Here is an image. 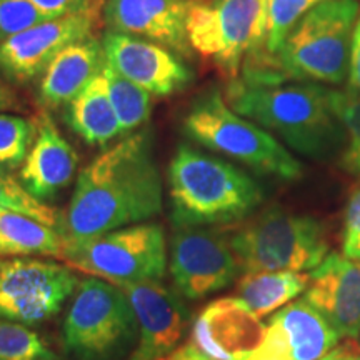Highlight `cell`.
<instances>
[{
	"label": "cell",
	"mask_w": 360,
	"mask_h": 360,
	"mask_svg": "<svg viewBox=\"0 0 360 360\" xmlns=\"http://www.w3.org/2000/svg\"><path fill=\"white\" fill-rule=\"evenodd\" d=\"M188 45L231 82L249 58L265 51L267 0H192Z\"/></svg>",
	"instance_id": "7"
},
{
	"label": "cell",
	"mask_w": 360,
	"mask_h": 360,
	"mask_svg": "<svg viewBox=\"0 0 360 360\" xmlns=\"http://www.w3.org/2000/svg\"><path fill=\"white\" fill-rule=\"evenodd\" d=\"M345 257L360 260V187L350 197L344 222V245Z\"/></svg>",
	"instance_id": "32"
},
{
	"label": "cell",
	"mask_w": 360,
	"mask_h": 360,
	"mask_svg": "<svg viewBox=\"0 0 360 360\" xmlns=\"http://www.w3.org/2000/svg\"><path fill=\"white\" fill-rule=\"evenodd\" d=\"M340 340L339 332L302 297L269 319L262 342L249 360H322Z\"/></svg>",
	"instance_id": "16"
},
{
	"label": "cell",
	"mask_w": 360,
	"mask_h": 360,
	"mask_svg": "<svg viewBox=\"0 0 360 360\" xmlns=\"http://www.w3.org/2000/svg\"><path fill=\"white\" fill-rule=\"evenodd\" d=\"M192 0H105L103 25L110 32L155 42L180 57H191L187 15Z\"/></svg>",
	"instance_id": "17"
},
{
	"label": "cell",
	"mask_w": 360,
	"mask_h": 360,
	"mask_svg": "<svg viewBox=\"0 0 360 360\" xmlns=\"http://www.w3.org/2000/svg\"><path fill=\"white\" fill-rule=\"evenodd\" d=\"M27 2L37 7L49 19H60V17L80 15V13L102 15L105 0H27Z\"/></svg>",
	"instance_id": "31"
},
{
	"label": "cell",
	"mask_w": 360,
	"mask_h": 360,
	"mask_svg": "<svg viewBox=\"0 0 360 360\" xmlns=\"http://www.w3.org/2000/svg\"><path fill=\"white\" fill-rule=\"evenodd\" d=\"M0 360H60L32 327L0 319Z\"/></svg>",
	"instance_id": "26"
},
{
	"label": "cell",
	"mask_w": 360,
	"mask_h": 360,
	"mask_svg": "<svg viewBox=\"0 0 360 360\" xmlns=\"http://www.w3.org/2000/svg\"><path fill=\"white\" fill-rule=\"evenodd\" d=\"M139 323V342L127 360H164L191 330V314L179 292L160 281L119 283Z\"/></svg>",
	"instance_id": "14"
},
{
	"label": "cell",
	"mask_w": 360,
	"mask_h": 360,
	"mask_svg": "<svg viewBox=\"0 0 360 360\" xmlns=\"http://www.w3.org/2000/svg\"><path fill=\"white\" fill-rule=\"evenodd\" d=\"M326 0H267V42L265 53L272 56L305 13Z\"/></svg>",
	"instance_id": "29"
},
{
	"label": "cell",
	"mask_w": 360,
	"mask_h": 360,
	"mask_svg": "<svg viewBox=\"0 0 360 360\" xmlns=\"http://www.w3.org/2000/svg\"><path fill=\"white\" fill-rule=\"evenodd\" d=\"M64 259V240L53 227L0 207V257Z\"/></svg>",
	"instance_id": "23"
},
{
	"label": "cell",
	"mask_w": 360,
	"mask_h": 360,
	"mask_svg": "<svg viewBox=\"0 0 360 360\" xmlns=\"http://www.w3.org/2000/svg\"><path fill=\"white\" fill-rule=\"evenodd\" d=\"M355 350H359V349L355 347L354 340H347V342H345V344L337 345V347L332 350L330 354L326 355V357H323L322 360H344L349 354L355 352Z\"/></svg>",
	"instance_id": "35"
},
{
	"label": "cell",
	"mask_w": 360,
	"mask_h": 360,
	"mask_svg": "<svg viewBox=\"0 0 360 360\" xmlns=\"http://www.w3.org/2000/svg\"><path fill=\"white\" fill-rule=\"evenodd\" d=\"M229 242L244 274L307 272L328 254L327 229L321 220L277 205L237 227Z\"/></svg>",
	"instance_id": "6"
},
{
	"label": "cell",
	"mask_w": 360,
	"mask_h": 360,
	"mask_svg": "<svg viewBox=\"0 0 360 360\" xmlns=\"http://www.w3.org/2000/svg\"><path fill=\"white\" fill-rule=\"evenodd\" d=\"M167 179L175 227L242 222L264 202L249 174L187 143L175 150Z\"/></svg>",
	"instance_id": "4"
},
{
	"label": "cell",
	"mask_w": 360,
	"mask_h": 360,
	"mask_svg": "<svg viewBox=\"0 0 360 360\" xmlns=\"http://www.w3.org/2000/svg\"><path fill=\"white\" fill-rule=\"evenodd\" d=\"M37 137V122L0 112V167H22Z\"/></svg>",
	"instance_id": "25"
},
{
	"label": "cell",
	"mask_w": 360,
	"mask_h": 360,
	"mask_svg": "<svg viewBox=\"0 0 360 360\" xmlns=\"http://www.w3.org/2000/svg\"><path fill=\"white\" fill-rule=\"evenodd\" d=\"M184 134L260 175L281 180L302 177V164L281 142L229 105L219 87H209L184 117Z\"/></svg>",
	"instance_id": "5"
},
{
	"label": "cell",
	"mask_w": 360,
	"mask_h": 360,
	"mask_svg": "<svg viewBox=\"0 0 360 360\" xmlns=\"http://www.w3.org/2000/svg\"><path fill=\"white\" fill-rule=\"evenodd\" d=\"M19 109V98H17L11 84L0 74V112L4 110H15Z\"/></svg>",
	"instance_id": "34"
},
{
	"label": "cell",
	"mask_w": 360,
	"mask_h": 360,
	"mask_svg": "<svg viewBox=\"0 0 360 360\" xmlns=\"http://www.w3.org/2000/svg\"><path fill=\"white\" fill-rule=\"evenodd\" d=\"M0 207L29 215L49 227L57 229L58 214L56 210L30 195L20 184V180L13 177L11 170L4 167H0Z\"/></svg>",
	"instance_id": "28"
},
{
	"label": "cell",
	"mask_w": 360,
	"mask_h": 360,
	"mask_svg": "<svg viewBox=\"0 0 360 360\" xmlns=\"http://www.w3.org/2000/svg\"><path fill=\"white\" fill-rule=\"evenodd\" d=\"M105 65V51L96 35L74 42L51 62L40 77L39 101L45 109L69 105Z\"/></svg>",
	"instance_id": "20"
},
{
	"label": "cell",
	"mask_w": 360,
	"mask_h": 360,
	"mask_svg": "<svg viewBox=\"0 0 360 360\" xmlns=\"http://www.w3.org/2000/svg\"><path fill=\"white\" fill-rule=\"evenodd\" d=\"M137 335V317L120 287L97 277L79 283L62 327L64 349L72 359L119 360Z\"/></svg>",
	"instance_id": "8"
},
{
	"label": "cell",
	"mask_w": 360,
	"mask_h": 360,
	"mask_svg": "<svg viewBox=\"0 0 360 360\" xmlns=\"http://www.w3.org/2000/svg\"><path fill=\"white\" fill-rule=\"evenodd\" d=\"M169 257L175 290L188 300L225 289L240 272L229 236L219 229L175 227Z\"/></svg>",
	"instance_id": "12"
},
{
	"label": "cell",
	"mask_w": 360,
	"mask_h": 360,
	"mask_svg": "<svg viewBox=\"0 0 360 360\" xmlns=\"http://www.w3.org/2000/svg\"><path fill=\"white\" fill-rule=\"evenodd\" d=\"M102 15L80 13L40 22L0 44V74L11 85L39 80L67 45L96 35Z\"/></svg>",
	"instance_id": "13"
},
{
	"label": "cell",
	"mask_w": 360,
	"mask_h": 360,
	"mask_svg": "<svg viewBox=\"0 0 360 360\" xmlns=\"http://www.w3.org/2000/svg\"><path fill=\"white\" fill-rule=\"evenodd\" d=\"M265 323L238 297H222L200 310L182 344L164 360H249Z\"/></svg>",
	"instance_id": "11"
},
{
	"label": "cell",
	"mask_w": 360,
	"mask_h": 360,
	"mask_svg": "<svg viewBox=\"0 0 360 360\" xmlns=\"http://www.w3.org/2000/svg\"><path fill=\"white\" fill-rule=\"evenodd\" d=\"M102 44L107 64L150 96H174L187 89L195 77L182 57L150 40L107 30Z\"/></svg>",
	"instance_id": "15"
},
{
	"label": "cell",
	"mask_w": 360,
	"mask_h": 360,
	"mask_svg": "<svg viewBox=\"0 0 360 360\" xmlns=\"http://www.w3.org/2000/svg\"><path fill=\"white\" fill-rule=\"evenodd\" d=\"M344 360H360V352H359V350H355V352L349 354L347 357H345Z\"/></svg>",
	"instance_id": "36"
},
{
	"label": "cell",
	"mask_w": 360,
	"mask_h": 360,
	"mask_svg": "<svg viewBox=\"0 0 360 360\" xmlns=\"http://www.w3.org/2000/svg\"><path fill=\"white\" fill-rule=\"evenodd\" d=\"M330 102L344 127L347 142L340 157V165L347 174L360 177V97L330 89Z\"/></svg>",
	"instance_id": "27"
},
{
	"label": "cell",
	"mask_w": 360,
	"mask_h": 360,
	"mask_svg": "<svg viewBox=\"0 0 360 360\" xmlns=\"http://www.w3.org/2000/svg\"><path fill=\"white\" fill-rule=\"evenodd\" d=\"M62 260L77 272L115 285L160 281L167 270V240L162 225L142 222L64 245Z\"/></svg>",
	"instance_id": "9"
},
{
	"label": "cell",
	"mask_w": 360,
	"mask_h": 360,
	"mask_svg": "<svg viewBox=\"0 0 360 360\" xmlns=\"http://www.w3.org/2000/svg\"><path fill=\"white\" fill-rule=\"evenodd\" d=\"M305 299L345 340L360 334V260L339 252L327 254L314 270Z\"/></svg>",
	"instance_id": "18"
},
{
	"label": "cell",
	"mask_w": 360,
	"mask_h": 360,
	"mask_svg": "<svg viewBox=\"0 0 360 360\" xmlns=\"http://www.w3.org/2000/svg\"><path fill=\"white\" fill-rule=\"evenodd\" d=\"M107 82L112 107H114L117 119H119L120 132L129 135L137 130L148 120L152 112L150 94L146 89L139 87L132 80L125 79L114 67L105 62L102 69Z\"/></svg>",
	"instance_id": "24"
},
{
	"label": "cell",
	"mask_w": 360,
	"mask_h": 360,
	"mask_svg": "<svg viewBox=\"0 0 360 360\" xmlns=\"http://www.w3.org/2000/svg\"><path fill=\"white\" fill-rule=\"evenodd\" d=\"M37 137L19 170L20 184L40 202L52 200L74 180L79 155L60 134L49 112L35 117Z\"/></svg>",
	"instance_id": "19"
},
{
	"label": "cell",
	"mask_w": 360,
	"mask_h": 360,
	"mask_svg": "<svg viewBox=\"0 0 360 360\" xmlns=\"http://www.w3.org/2000/svg\"><path fill=\"white\" fill-rule=\"evenodd\" d=\"M237 114L281 137L297 154L323 160L345 143L330 102V89L302 80L250 82L237 77L225 89Z\"/></svg>",
	"instance_id": "2"
},
{
	"label": "cell",
	"mask_w": 360,
	"mask_h": 360,
	"mask_svg": "<svg viewBox=\"0 0 360 360\" xmlns=\"http://www.w3.org/2000/svg\"><path fill=\"white\" fill-rule=\"evenodd\" d=\"M162 179L150 130L125 135L80 172L56 231L64 245L142 224L162 212Z\"/></svg>",
	"instance_id": "1"
},
{
	"label": "cell",
	"mask_w": 360,
	"mask_h": 360,
	"mask_svg": "<svg viewBox=\"0 0 360 360\" xmlns=\"http://www.w3.org/2000/svg\"><path fill=\"white\" fill-rule=\"evenodd\" d=\"M360 0H326L305 13L272 56L249 58L238 77L250 82L302 80L342 85L349 75L350 45Z\"/></svg>",
	"instance_id": "3"
},
{
	"label": "cell",
	"mask_w": 360,
	"mask_h": 360,
	"mask_svg": "<svg viewBox=\"0 0 360 360\" xmlns=\"http://www.w3.org/2000/svg\"><path fill=\"white\" fill-rule=\"evenodd\" d=\"M65 120L85 143L94 147H105L122 135L102 72L67 105Z\"/></svg>",
	"instance_id": "21"
},
{
	"label": "cell",
	"mask_w": 360,
	"mask_h": 360,
	"mask_svg": "<svg viewBox=\"0 0 360 360\" xmlns=\"http://www.w3.org/2000/svg\"><path fill=\"white\" fill-rule=\"evenodd\" d=\"M310 274L276 270V272H247L237 282L238 299L257 317H265L294 302L307 290Z\"/></svg>",
	"instance_id": "22"
},
{
	"label": "cell",
	"mask_w": 360,
	"mask_h": 360,
	"mask_svg": "<svg viewBox=\"0 0 360 360\" xmlns=\"http://www.w3.org/2000/svg\"><path fill=\"white\" fill-rule=\"evenodd\" d=\"M79 281L67 264L34 257L0 259V319L40 326L60 312Z\"/></svg>",
	"instance_id": "10"
},
{
	"label": "cell",
	"mask_w": 360,
	"mask_h": 360,
	"mask_svg": "<svg viewBox=\"0 0 360 360\" xmlns=\"http://www.w3.org/2000/svg\"><path fill=\"white\" fill-rule=\"evenodd\" d=\"M345 92L354 97H360V15L355 22L352 45H350V58H349V75H347V89Z\"/></svg>",
	"instance_id": "33"
},
{
	"label": "cell",
	"mask_w": 360,
	"mask_h": 360,
	"mask_svg": "<svg viewBox=\"0 0 360 360\" xmlns=\"http://www.w3.org/2000/svg\"><path fill=\"white\" fill-rule=\"evenodd\" d=\"M45 20L52 19L27 0H0V44Z\"/></svg>",
	"instance_id": "30"
}]
</instances>
